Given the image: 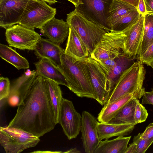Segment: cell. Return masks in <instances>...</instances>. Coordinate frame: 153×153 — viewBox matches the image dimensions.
Listing matches in <instances>:
<instances>
[{
    "label": "cell",
    "instance_id": "6da1fadb",
    "mask_svg": "<svg viewBox=\"0 0 153 153\" xmlns=\"http://www.w3.org/2000/svg\"><path fill=\"white\" fill-rule=\"evenodd\" d=\"M18 106L8 127L39 137L53 130L57 124L44 78L40 75H37L34 79Z\"/></svg>",
    "mask_w": 153,
    "mask_h": 153
},
{
    "label": "cell",
    "instance_id": "7a4b0ae2",
    "mask_svg": "<svg viewBox=\"0 0 153 153\" xmlns=\"http://www.w3.org/2000/svg\"><path fill=\"white\" fill-rule=\"evenodd\" d=\"M61 60L58 68L65 79L67 87L78 97L96 100L85 59L68 54L62 48Z\"/></svg>",
    "mask_w": 153,
    "mask_h": 153
},
{
    "label": "cell",
    "instance_id": "3957f363",
    "mask_svg": "<svg viewBox=\"0 0 153 153\" xmlns=\"http://www.w3.org/2000/svg\"><path fill=\"white\" fill-rule=\"evenodd\" d=\"M66 22L86 46L90 56L103 36L111 31L92 19L79 7L67 14Z\"/></svg>",
    "mask_w": 153,
    "mask_h": 153
},
{
    "label": "cell",
    "instance_id": "277c9868",
    "mask_svg": "<svg viewBox=\"0 0 153 153\" xmlns=\"http://www.w3.org/2000/svg\"><path fill=\"white\" fill-rule=\"evenodd\" d=\"M146 73L141 62H134L120 76L105 104L112 103L129 94H135L140 99L145 91L143 85Z\"/></svg>",
    "mask_w": 153,
    "mask_h": 153
},
{
    "label": "cell",
    "instance_id": "5b68a950",
    "mask_svg": "<svg viewBox=\"0 0 153 153\" xmlns=\"http://www.w3.org/2000/svg\"><path fill=\"white\" fill-rule=\"evenodd\" d=\"M39 137L15 128L0 127V143L7 153H19L35 147Z\"/></svg>",
    "mask_w": 153,
    "mask_h": 153
},
{
    "label": "cell",
    "instance_id": "8992f818",
    "mask_svg": "<svg viewBox=\"0 0 153 153\" xmlns=\"http://www.w3.org/2000/svg\"><path fill=\"white\" fill-rule=\"evenodd\" d=\"M56 9L41 0H29L19 24L28 28L40 29L55 17Z\"/></svg>",
    "mask_w": 153,
    "mask_h": 153
},
{
    "label": "cell",
    "instance_id": "52a82bcc",
    "mask_svg": "<svg viewBox=\"0 0 153 153\" xmlns=\"http://www.w3.org/2000/svg\"><path fill=\"white\" fill-rule=\"evenodd\" d=\"M126 35L123 31L111 30L105 33L91 54L97 61L115 59L123 52Z\"/></svg>",
    "mask_w": 153,
    "mask_h": 153
},
{
    "label": "cell",
    "instance_id": "ba28073f",
    "mask_svg": "<svg viewBox=\"0 0 153 153\" xmlns=\"http://www.w3.org/2000/svg\"><path fill=\"white\" fill-rule=\"evenodd\" d=\"M96 100L103 105L111 91V85L107 74L99 63L90 56L85 59Z\"/></svg>",
    "mask_w": 153,
    "mask_h": 153
},
{
    "label": "cell",
    "instance_id": "9c48e42d",
    "mask_svg": "<svg viewBox=\"0 0 153 153\" xmlns=\"http://www.w3.org/2000/svg\"><path fill=\"white\" fill-rule=\"evenodd\" d=\"M6 40L9 46L22 50L34 51L41 36L35 31L19 24L6 29Z\"/></svg>",
    "mask_w": 153,
    "mask_h": 153
},
{
    "label": "cell",
    "instance_id": "30bf717a",
    "mask_svg": "<svg viewBox=\"0 0 153 153\" xmlns=\"http://www.w3.org/2000/svg\"><path fill=\"white\" fill-rule=\"evenodd\" d=\"M82 115L75 109L72 102L63 98L59 110L58 123L60 124L69 140L76 138L80 131Z\"/></svg>",
    "mask_w": 153,
    "mask_h": 153
},
{
    "label": "cell",
    "instance_id": "8fae6325",
    "mask_svg": "<svg viewBox=\"0 0 153 153\" xmlns=\"http://www.w3.org/2000/svg\"><path fill=\"white\" fill-rule=\"evenodd\" d=\"M29 0H0V26L6 29L19 24Z\"/></svg>",
    "mask_w": 153,
    "mask_h": 153
},
{
    "label": "cell",
    "instance_id": "7c38bea8",
    "mask_svg": "<svg viewBox=\"0 0 153 153\" xmlns=\"http://www.w3.org/2000/svg\"><path fill=\"white\" fill-rule=\"evenodd\" d=\"M144 27V16L141 14L135 23L122 31L126 35L124 39L123 52L127 56L138 59Z\"/></svg>",
    "mask_w": 153,
    "mask_h": 153
},
{
    "label": "cell",
    "instance_id": "4fadbf2b",
    "mask_svg": "<svg viewBox=\"0 0 153 153\" xmlns=\"http://www.w3.org/2000/svg\"><path fill=\"white\" fill-rule=\"evenodd\" d=\"M80 131L83 147L86 153H94L100 142L97 131L99 122L89 112L82 113Z\"/></svg>",
    "mask_w": 153,
    "mask_h": 153
},
{
    "label": "cell",
    "instance_id": "5bb4252c",
    "mask_svg": "<svg viewBox=\"0 0 153 153\" xmlns=\"http://www.w3.org/2000/svg\"><path fill=\"white\" fill-rule=\"evenodd\" d=\"M67 22L55 17L47 22L40 29L42 35L52 42L59 45L65 40L69 33Z\"/></svg>",
    "mask_w": 153,
    "mask_h": 153
},
{
    "label": "cell",
    "instance_id": "9a60e30c",
    "mask_svg": "<svg viewBox=\"0 0 153 153\" xmlns=\"http://www.w3.org/2000/svg\"><path fill=\"white\" fill-rule=\"evenodd\" d=\"M82 1L84 4L82 5L85 7L84 8H82L86 10L81 9L92 19L109 29L107 26L106 21L109 8L112 0Z\"/></svg>",
    "mask_w": 153,
    "mask_h": 153
},
{
    "label": "cell",
    "instance_id": "2e32d148",
    "mask_svg": "<svg viewBox=\"0 0 153 153\" xmlns=\"http://www.w3.org/2000/svg\"><path fill=\"white\" fill-rule=\"evenodd\" d=\"M62 48L48 39L41 38L34 50V53L38 57L47 59L52 62L58 68L61 65V52Z\"/></svg>",
    "mask_w": 153,
    "mask_h": 153
},
{
    "label": "cell",
    "instance_id": "e0dca14e",
    "mask_svg": "<svg viewBox=\"0 0 153 153\" xmlns=\"http://www.w3.org/2000/svg\"><path fill=\"white\" fill-rule=\"evenodd\" d=\"M38 75L52 80L59 85L67 86L65 79L58 67L50 60L41 58L34 63Z\"/></svg>",
    "mask_w": 153,
    "mask_h": 153
},
{
    "label": "cell",
    "instance_id": "ac0fdd59",
    "mask_svg": "<svg viewBox=\"0 0 153 153\" xmlns=\"http://www.w3.org/2000/svg\"><path fill=\"white\" fill-rule=\"evenodd\" d=\"M135 125L128 123H113L100 122L97 131L100 141L115 136L129 135L134 129Z\"/></svg>",
    "mask_w": 153,
    "mask_h": 153
},
{
    "label": "cell",
    "instance_id": "d6986e66",
    "mask_svg": "<svg viewBox=\"0 0 153 153\" xmlns=\"http://www.w3.org/2000/svg\"><path fill=\"white\" fill-rule=\"evenodd\" d=\"M134 98L140 99L137 95L129 94L112 103L104 105L98 114V121L103 123L109 122L126 103Z\"/></svg>",
    "mask_w": 153,
    "mask_h": 153
},
{
    "label": "cell",
    "instance_id": "ffe728a7",
    "mask_svg": "<svg viewBox=\"0 0 153 153\" xmlns=\"http://www.w3.org/2000/svg\"><path fill=\"white\" fill-rule=\"evenodd\" d=\"M65 52L76 58L85 59L90 56L87 48L78 34L70 27Z\"/></svg>",
    "mask_w": 153,
    "mask_h": 153
},
{
    "label": "cell",
    "instance_id": "44dd1931",
    "mask_svg": "<svg viewBox=\"0 0 153 153\" xmlns=\"http://www.w3.org/2000/svg\"><path fill=\"white\" fill-rule=\"evenodd\" d=\"M131 137L120 136L111 140L101 141L94 153H124Z\"/></svg>",
    "mask_w": 153,
    "mask_h": 153
},
{
    "label": "cell",
    "instance_id": "7402d4cb",
    "mask_svg": "<svg viewBox=\"0 0 153 153\" xmlns=\"http://www.w3.org/2000/svg\"><path fill=\"white\" fill-rule=\"evenodd\" d=\"M0 56L18 70L29 68V62L26 58L11 47L1 43L0 44Z\"/></svg>",
    "mask_w": 153,
    "mask_h": 153
},
{
    "label": "cell",
    "instance_id": "603a6c76",
    "mask_svg": "<svg viewBox=\"0 0 153 153\" xmlns=\"http://www.w3.org/2000/svg\"><path fill=\"white\" fill-rule=\"evenodd\" d=\"M136 9L132 5L124 1L112 0L106 19V23L108 27L111 30L110 26L115 21L128 12Z\"/></svg>",
    "mask_w": 153,
    "mask_h": 153
},
{
    "label": "cell",
    "instance_id": "cb8c5ba5",
    "mask_svg": "<svg viewBox=\"0 0 153 153\" xmlns=\"http://www.w3.org/2000/svg\"><path fill=\"white\" fill-rule=\"evenodd\" d=\"M45 87L53 107L57 124L59 113L62 101V92L58 84L48 79L44 78Z\"/></svg>",
    "mask_w": 153,
    "mask_h": 153
},
{
    "label": "cell",
    "instance_id": "d4e9b609",
    "mask_svg": "<svg viewBox=\"0 0 153 153\" xmlns=\"http://www.w3.org/2000/svg\"><path fill=\"white\" fill-rule=\"evenodd\" d=\"M115 59L116 64L112 71L107 75L111 82L112 91L120 76L138 58L128 57L122 52L115 58Z\"/></svg>",
    "mask_w": 153,
    "mask_h": 153
},
{
    "label": "cell",
    "instance_id": "484cf974",
    "mask_svg": "<svg viewBox=\"0 0 153 153\" xmlns=\"http://www.w3.org/2000/svg\"><path fill=\"white\" fill-rule=\"evenodd\" d=\"M137 99L134 98L126 103L117 115L108 123L136 125L134 118V114Z\"/></svg>",
    "mask_w": 153,
    "mask_h": 153
},
{
    "label": "cell",
    "instance_id": "4316f807",
    "mask_svg": "<svg viewBox=\"0 0 153 153\" xmlns=\"http://www.w3.org/2000/svg\"><path fill=\"white\" fill-rule=\"evenodd\" d=\"M141 15L137 9L130 11L115 21L110 26L111 30L122 31L135 23Z\"/></svg>",
    "mask_w": 153,
    "mask_h": 153
},
{
    "label": "cell",
    "instance_id": "83f0119b",
    "mask_svg": "<svg viewBox=\"0 0 153 153\" xmlns=\"http://www.w3.org/2000/svg\"><path fill=\"white\" fill-rule=\"evenodd\" d=\"M144 18L143 36L138 58L153 43V15L147 14L144 16Z\"/></svg>",
    "mask_w": 153,
    "mask_h": 153
},
{
    "label": "cell",
    "instance_id": "f1b7e54d",
    "mask_svg": "<svg viewBox=\"0 0 153 153\" xmlns=\"http://www.w3.org/2000/svg\"><path fill=\"white\" fill-rule=\"evenodd\" d=\"M137 146L136 153H144L153 143V137L149 139H144L139 133L135 136L133 140Z\"/></svg>",
    "mask_w": 153,
    "mask_h": 153
},
{
    "label": "cell",
    "instance_id": "f546056e",
    "mask_svg": "<svg viewBox=\"0 0 153 153\" xmlns=\"http://www.w3.org/2000/svg\"><path fill=\"white\" fill-rule=\"evenodd\" d=\"M148 114L147 110L137 99L135 107L134 118L136 124L145 122L148 117Z\"/></svg>",
    "mask_w": 153,
    "mask_h": 153
},
{
    "label": "cell",
    "instance_id": "4dcf8cb0",
    "mask_svg": "<svg viewBox=\"0 0 153 153\" xmlns=\"http://www.w3.org/2000/svg\"><path fill=\"white\" fill-rule=\"evenodd\" d=\"M11 85L7 77H0V100L8 98L10 92Z\"/></svg>",
    "mask_w": 153,
    "mask_h": 153
},
{
    "label": "cell",
    "instance_id": "1f68e13d",
    "mask_svg": "<svg viewBox=\"0 0 153 153\" xmlns=\"http://www.w3.org/2000/svg\"><path fill=\"white\" fill-rule=\"evenodd\" d=\"M138 60L143 64L151 66L153 64V43L147 48Z\"/></svg>",
    "mask_w": 153,
    "mask_h": 153
},
{
    "label": "cell",
    "instance_id": "d6a6232c",
    "mask_svg": "<svg viewBox=\"0 0 153 153\" xmlns=\"http://www.w3.org/2000/svg\"><path fill=\"white\" fill-rule=\"evenodd\" d=\"M97 62L107 75L112 71L116 63L115 58L107 59Z\"/></svg>",
    "mask_w": 153,
    "mask_h": 153
},
{
    "label": "cell",
    "instance_id": "836d02e7",
    "mask_svg": "<svg viewBox=\"0 0 153 153\" xmlns=\"http://www.w3.org/2000/svg\"><path fill=\"white\" fill-rule=\"evenodd\" d=\"M142 97V104H150L153 105V88L149 92H146L145 91Z\"/></svg>",
    "mask_w": 153,
    "mask_h": 153
},
{
    "label": "cell",
    "instance_id": "e575fe53",
    "mask_svg": "<svg viewBox=\"0 0 153 153\" xmlns=\"http://www.w3.org/2000/svg\"><path fill=\"white\" fill-rule=\"evenodd\" d=\"M8 98V103L11 106H18L21 102L20 96L16 94H10Z\"/></svg>",
    "mask_w": 153,
    "mask_h": 153
},
{
    "label": "cell",
    "instance_id": "d590c367",
    "mask_svg": "<svg viewBox=\"0 0 153 153\" xmlns=\"http://www.w3.org/2000/svg\"><path fill=\"white\" fill-rule=\"evenodd\" d=\"M141 136L144 139H149L153 137V123H150L144 131L141 134Z\"/></svg>",
    "mask_w": 153,
    "mask_h": 153
},
{
    "label": "cell",
    "instance_id": "8d00e7d4",
    "mask_svg": "<svg viewBox=\"0 0 153 153\" xmlns=\"http://www.w3.org/2000/svg\"><path fill=\"white\" fill-rule=\"evenodd\" d=\"M137 9L140 14L144 16L147 14L144 0H139Z\"/></svg>",
    "mask_w": 153,
    "mask_h": 153
},
{
    "label": "cell",
    "instance_id": "74e56055",
    "mask_svg": "<svg viewBox=\"0 0 153 153\" xmlns=\"http://www.w3.org/2000/svg\"><path fill=\"white\" fill-rule=\"evenodd\" d=\"M147 14L153 15V0H144Z\"/></svg>",
    "mask_w": 153,
    "mask_h": 153
},
{
    "label": "cell",
    "instance_id": "f35d334b",
    "mask_svg": "<svg viewBox=\"0 0 153 153\" xmlns=\"http://www.w3.org/2000/svg\"><path fill=\"white\" fill-rule=\"evenodd\" d=\"M137 146L136 143L133 142L130 144L127 147L124 153H136Z\"/></svg>",
    "mask_w": 153,
    "mask_h": 153
},
{
    "label": "cell",
    "instance_id": "ab89813d",
    "mask_svg": "<svg viewBox=\"0 0 153 153\" xmlns=\"http://www.w3.org/2000/svg\"><path fill=\"white\" fill-rule=\"evenodd\" d=\"M131 4L137 8L139 0H120Z\"/></svg>",
    "mask_w": 153,
    "mask_h": 153
},
{
    "label": "cell",
    "instance_id": "60d3db41",
    "mask_svg": "<svg viewBox=\"0 0 153 153\" xmlns=\"http://www.w3.org/2000/svg\"><path fill=\"white\" fill-rule=\"evenodd\" d=\"M72 3L75 8L78 7L80 5L84 4L82 0H67Z\"/></svg>",
    "mask_w": 153,
    "mask_h": 153
},
{
    "label": "cell",
    "instance_id": "b9f144b4",
    "mask_svg": "<svg viewBox=\"0 0 153 153\" xmlns=\"http://www.w3.org/2000/svg\"><path fill=\"white\" fill-rule=\"evenodd\" d=\"M64 152L65 153H78L80 152L76 148L71 149Z\"/></svg>",
    "mask_w": 153,
    "mask_h": 153
},
{
    "label": "cell",
    "instance_id": "7bdbcfd3",
    "mask_svg": "<svg viewBox=\"0 0 153 153\" xmlns=\"http://www.w3.org/2000/svg\"><path fill=\"white\" fill-rule=\"evenodd\" d=\"M46 2L48 3L49 4L51 5L52 4H54L56 2H57V1L56 0H41Z\"/></svg>",
    "mask_w": 153,
    "mask_h": 153
},
{
    "label": "cell",
    "instance_id": "ee69618b",
    "mask_svg": "<svg viewBox=\"0 0 153 153\" xmlns=\"http://www.w3.org/2000/svg\"><path fill=\"white\" fill-rule=\"evenodd\" d=\"M150 66L153 69V64L152 65Z\"/></svg>",
    "mask_w": 153,
    "mask_h": 153
}]
</instances>
